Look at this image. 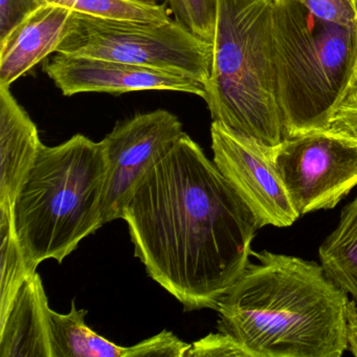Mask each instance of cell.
Segmentation results:
<instances>
[{
	"instance_id": "6da1fadb",
	"label": "cell",
	"mask_w": 357,
	"mask_h": 357,
	"mask_svg": "<svg viewBox=\"0 0 357 357\" xmlns=\"http://www.w3.org/2000/svg\"><path fill=\"white\" fill-rule=\"evenodd\" d=\"M135 255L185 310H216L245 271L260 229L250 206L187 133L125 206Z\"/></svg>"
},
{
	"instance_id": "7a4b0ae2",
	"label": "cell",
	"mask_w": 357,
	"mask_h": 357,
	"mask_svg": "<svg viewBox=\"0 0 357 357\" xmlns=\"http://www.w3.org/2000/svg\"><path fill=\"white\" fill-rule=\"evenodd\" d=\"M222 296L218 330L252 357H340L347 350L348 294L321 265L268 250Z\"/></svg>"
},
{
	"instance_id": "3957f363",
	"label": "cell",
	"mask_w": 357,
	"mask_h": 357,
	"mask_svg": "<svg viewBox=\"0 0 357 357\" xmlns=\"http://www.w3.org/2000/svg\"><path fill=\"white\" fill-rule=\"evenodd\" d=\"M108 160L103 142L76 135L55 147L43 145L13 206L14 225L26 262H63L103 227L102 204Z\"/></svg>"
},
{
	"instance_id": "277c9868",
	"label": "cell",
	"mask_w": 357,
	"mask_h": 357,
	"mask_svg": "<svg viewBox=\"0 0 357 357\" xmlns=\"http://www.w3.org/2000/svg\"><path fill=\"white\" fill-rule=\"evenodd\" d=\"M273 53L284 137L326 130L354 83L357 28L323 22L296 0H273Z\"/></svg>"
},
{
	"instance_id": "5b68a950",
	"label": "cell",
	"mask_w": 357,
	"mask_h": 357,
	"mask_svg": "<svg viewBox=\"0 0 357 357\" xmlns=\"http://www.w3.org/2000/svg\"><path fill=\"white\" fill-rule=\"evenodd\" d=\"M273 0H218L206 101L214 122L275 147L284 139L273 53Z\"/></svg>"
},
{
	"instance_id": "8992f818",
	"label": "cell",
	"mask_w": 357,
	"mask_h": 357,
	"mask_svg": "<svg viewBox=\"0 0 357 357\" xmlns=\"http://www.w3.org/2000/svg\"><path fill=\"white\" fill-rule=\"evenodd\" d=\"M58 54L98 58L183 75L206 85L213 45L176 20L164 24L114 22L75 12Z\"/></svg>"
},
{
	"instance_id": "52a82bcc",
	"label": "cell",
	"mask_w": 357,
	"mask_h": 357,
	"mask_svg": "<svg viewBox=\"0 0 357 357\" xmlns=\"http://www.w3.org/2000/svg\"><path fill=\"white\" fill-rule=\"evenodd\" d=\"M273 160L300 217L335 208L357 185V144L327 129L284 137Z\"/></svg>"
},
{
	"instance_id": "ba28073f",
	"label": "cell",
	"mask_w": 357,
	"mask_h": 357,
	"mask_svg": "<svg viewBox=\"0 0 357 357\" xmlns=\"http://www.w3.org/2000/svg\"><path fill=\"white\" fill-rule=\"evenodd\" d=\"M215 165L254 213L259 227H287L300 215L273 160V147L222 123L211 126Z\"/></svg>"
},
{
	"instance_id": "9c48e42d",
	"label": "cell",
	"mask_w": 357,
	"mask_h": 357,
	"mask_svg": "<svg viewBox=\"0 0 357 357\" xmlns=\"http://www.w3.org/2000/svg\"><path fill=\"white\" fill-rule=\"evenodd\" d=\"M183 133L175 114L158 109L118 123L102 139L108 160L102 204L104 225L122 219L139 181Z\"/></svg>"
},
{
	"instance_id": "30bf717a",
	"label": "cell",
	"mask_w": 357,
	"mask_h": 357,
	"mask_svg": "<svg viewBox=\"0 0 357 357\" xmlns=\"http://www.w3.org/2000/svg\"><path fill=\"white\" fill-rule=\"evenodd\" d=\"M47 76L66 97L82 93L168 91L204 99L206 85L183 75L98 58L58 54L45 66Z\"/></svg>"
},
{
	"instance_id": "8fae6325",
	"label": "cell",
	"mask_w": 357,
	"mask_h": 357,
	"mask_svg": "<svg viewBox=\"0 0 357 357\" xmlns=\"http://www.w3.org/2000/svg\"><path fill=\"white\" fill-rule=\"evenodd\" d=\"M74 17L72 10L47 3L0 39V86H10L57 52Z\"/></svg>"
},
{
	"instance_id": "7c38bea8",
	"label": "cell",
	"mask_w": 357,
	"mask_h": 357,
	"mask_svg": "<svg viewBox=\"0 0 357 357\" xmlns=\"http://www.w3.org/2000/svg\"><path fill=\"white\" fill-rule=\"evenodd\" d=\"M87 310L75 301L68 314L51 310L53 357H183L189 344L170 331L160 332L135 346L122 347L99 335L85 323Z\"/></svg>"
},
{
	"instance_id": "4fadbf2b",
	"label": "cell",
	"mask_w": 357,
	"mask_h": 357,
	"mask_svg": "<svg viewBox=\"0 0 357 357\" xmlns=\"http://www.w3.org/2000/svg\"><path fill=\"white\" fill-rule=\"evenodd\" d=\"M43 147L36 125L10 86H0V204L14 206Z\"/></svg>"
},
{
	"instance_id": "5bb4252c",
	"label": "cell",
	"mask_w": 357,
	"mask_h": 357,
	"mask_svg": "<svg viewBox=\"0 0 357 357\" xmlns=\"http://www.w3.org/2000/svg\"><path fill=\"white\" fill-rule=\"evenodd\" d=\"M51 310L36 271L26 280L0 323V357H53Z\"/></svg>"
},
{
	"instance_id": "9a60e30c",
	"label": "cell",
	"mask_w": 357,
	"mask_h": 357,
	"mask_svg": "<svg viewBox=\"0 0 357 357\" xmlns=\"http://www.w3.org/2000/svg\"><path fill=\"white\" fill-rule=\"evenodd\" d=\"M328 277L357 304V197L342 211L336 229L319 246Z\"/></svg>"
},
{
	"instance_id": "2e32d148",
	"label": "cell",
	"mask_w": 357,
	"mask_h": 357,
	"mask_svg": "<svg viewBox=\"0 0 357 357\" xmlns=\"http://www.w3.org/2000/svg\"><path fill=\"white\" fill-rule=\"evenodd\" d=\"M0 237H1V294H0V323L11 310L16 296L32 271L18 239L14 225L13 206L0 204Z\"/></svg>"
},
{
	"instance_id": "e0dca14e",
	"label": "cell",
	"mask_w": 357,
	"mask_h": 357,
	"mask_svg": "<svg viewBox=\"0 0 357 357\" xmlns=\"http://www.w3.org/2000/svg\"><path fill=\"white\" fill-rule=\"evenodd\" d=\"M76 13L114 22L164 24L171 22L168 3L158 0H45Z\"/></svg>"
},
{
	"instance_id": "ac0fdd59",
	"label": "cell",
	"mask_w": 357,
	"mask_h": 357,
	"mask_svg": "<svg viewBox=\"0 0 357 357\" xmlns=\"http://www.w3.org/2000/svg\"><path fill=\"white\" fill-rule=\"evenodd\" d=\"M167 3L178 24L213 45L218 0H167Z\"/></svg>"
},
{
	"instance_id": "d6986e66",
	"label": "cell",
	"mask_w": 357,
	"mask_h": 357,
	"mask_svg": "<svg viewBox=\"0 0 357 357\" xmlns=\"http://www.w3.org/2000/svg\"><path fill=\"white\" fill-rule=\"evenodd\" d=\"M313 16L344 28H357V0H296Z\"/></svg>"
},
{
	"instance_id": "ffe728a7",
	"label": "cell",
	"mask_w": 357,
	"mask_h": 357,
	"mask_svg": "<svg viewBox=\"0 0 357 357\" xmlns=\"http://www.w3.org/2000/svg\"><path fill=\"white\" fill-rule=\"evenodd\" d=\"M185 357H252L231 334L219 331L190 344Z\"/></svg>"
},
{
	"instance_id": "44dd1931",
	"label": "cell",
	"mask_w": 357,
	"mask_h": 357,
	"mask_svg": "<svg viewBox=\"0 0 357 357\" xmlns=\"http://www.w3.org/2000/svg\"><path fill=\"white\" fill-rule=\"evenodd\" d=\"M45 5V0H0V39Z\"/></svg>"
},
{
	"instance_id": "7402d4cb",
	"label": "cell",
	"mask_w": 357,
	"mask_h": 357,
	"mask_svg": "<svg viewBox=\"0 0 357 357\" xmlns=\"http://www.w3.org/2000/svg\"><path fill=\"white\" fill-rule=\"evenodd\" d=\"M327 130L357 144V93L352 89L332 116Z\"/></svg>"
},
{
	"instance_id": "603a6c76",
	"label": "cell",
	"mask_w": 357,
	"mask_h": 357,
	"mask_svg": "<svg viewBox=\"0 0 357 357\" xmlns=\"http://www.w3.org/2000/svg\"><path fill=\"white\" fill-rule=\"evenodd\" d=\"M347 350L357 357V304L350 298L347 306Z\"/></svg>"
},
{
	"instance_id": "cb8c5ba5",
	"label": "cell",
	"mask_w": 357,
	"mask_h": 357,
	"mask_svg": "<svg viewBox=\"0 0 357 357\" xmlns=\"http://www.w3.org/2000/svg\"><path fill=\"white\" fill-rule=\"evenodd\" d=\"M352 89H353V91H355V93H357V66H356V74H355L354 83H353Z\"/></svg>"
}]
</instances>
